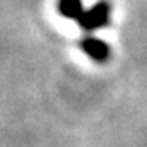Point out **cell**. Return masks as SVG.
<instances>
[{
    "label": "cell",
    "mask_w": 147,
    "mask_h": 147,
    "mask_svg": "<svg viewBox=\"0 0 147 147\" xmlns=\"http://www.w3.org/2000/svg\"><path fill=\"white\" fill-rule=\"evenodd\" d=\"M58 9H59V14L64 19H71V20H76V22L85 12L83 0H59Z\"/></svg>",
    "instance_id": "3"
},
{
    "label": "cell",
    "mask_w": 147,
    "mask_h": 147,
    "mask_svg": "<svg viewBox=\"0 0 147 147\" xmlns=\"http://www.w3.org/2000/svg\"><path fill=\"white\" fill-rule=\"evenodd\" d=\"M81 51L88 56L90 59H93L95 63H105L110 58V47L108 44L98 39V37H86L81 41Z\"/></svg>",
    "instance_id": "2"
},
{
    "label": "cell",
    "mask_w": 147,
    "mask_h": 147,
    "mask_svg": "<svg viewBox=\"0 0 147 147\" xmlns=\"http://www.w3.org/2000/svg\"><path fill=\"white\" fill-rule=\"evenodd\" d=\"M110 14H112V5L107 0H100L90 9H85L83 15L78 19L80 27L85 30H96L100 27H105L110 22Z\"/></svg>",
    "instance_id": "1"
}]
</instances>
